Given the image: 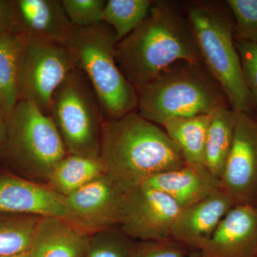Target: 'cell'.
Here are the masks:
<instances>
[{
  "label": "cell",
  "mask_w": 257,
  "mask_h": 257,
  "mask_svg": "<svg viewBox=\"0 0 257 257\" xmlns=\"http://www.w3.org/2000/svg\"><path fill=\"white\" fill-rule=\"evenodd\" d=\"M179 60L202 62L187 14L169 1H154L143 23L118 42L116 61L138 94Z\"/></svg>",
  "instance_id": "cell-1"
},
{
  "label": "cell",
  "mask_w": 257,
  "mask_h": 257,
  "mask_svg": "<svg viewBox=\"0 0 257 257\" xmlns=\"http://www.w3.org/2000/svg\"><path fill=\"white\" fill-rule=\"evenodd\" d=\"M100 157L104 174L122 194L149 178L185 165L165 130L133 111L102 126Z\"/></svg>",
  "instance_id": "cell-2"
},
{
  "label": "cell",
  "mask_w": 257,
  "mask_h": 257,
  "mask_svg": "<svg viewBox=\"0 0 257 257\" xmlns=\"http://www.w3.org/2000/svg\"><path fill=\"white\" fill-rule=\"evenodd\" d=\"M137 111L156 124L179 117L211 114L229 106L224 91L203 62L179 60L138 94Z\"/></svg>",
  "instance_id": "cell-3"
},
{
  "label": "cell",
  "mask_w": 257,
  "mask_h": 257,
  "mask_svg": "<svg viewBox=\"0 0 257 257\" xmlns=\"http://www.w3.org/2000/svg\"><path fill=\"white\" fill-rule=\"evenodd\" d=\"M187 16L202 62L221 86L229 106L252 115L256 105L243 79L234 19L226 3L196 2L189 5Z\"/></svg>",
  "instance_id": "cell-4"
},
{
  "label": "cell",
  "mask_w": 257,
  "mask_h": 257,
  "mask_svg": "<svg viewBox=\"0 0 257 257\" xmlns=\"http://www.w3.org/2000/svg\"><path fill=\"white\" fill-rule=\"evenodd\" d=\"M117 43L114 30L101 23L86 28L72 25L67 45L74 67L90 82L107 121L137 111L138 106V92L116 63Z\"/></svg>",
  "instance_id": "cell-5"
},
{
  "label": "cell",
  "mask_w": 257,
  "mask_h": 257,
  "mask_svg": "<svg viewBox=\"0 0 257 257\" xmlns=\"http://www.w3.org/2000/svg\"><path fill=\"white\" fill-rule=\"evenodd\" d=\"M67 155L51 116L30 101H19L7 119L1 157L13 175L46 185L51 171Z\"/></svg>",
  "instance_id": "cell-6"
},
{
  "label": "cell",
  "mask_w": 257,
  "mask_h": 257,
  "mask_svg": "<svg viewBox=\"0 0 257 257\" xmlns=\"http://www.w3.org/2000/svg\"><path fill=\"white\" fill-rule=\"evenodd\" d=\"M50 116L68 154L99 158L106 119L90 82L79 69H72L55 89Z\"/></svg>",
  "instance_id": "cell-7"
},
{
  "label": "cell",
  "mask_w": 257,
  "mask_h": 257,
  "mask_svg": "<svg viewBox=\"0 0 257 257\" xmlns=\"http://www.w3.org/2000/svg\"><path fill=\"white\" fill-rule=\"evenodd\" d=\"M74 68L65 45L25 36L20 58L19 101H30L50 116L52 94Z\"/></svg>",
  "instance_id": "cell-8"
},
{
  "label": "cell",
  "mask_w": 257,
  "mask_h": 257,
  "mask_svg": "<svg viewBox=\"0 0 257 257\" xmlns=\"http://www.w3.org/2000/svg\"><path fill=\"white\" fill-rule=\"evenodd\" d=\"M182 210L165 193L142 184L124 194L119 226L138 241L168 239Z\"/></svg>",
  "instance_id": "cell-9"
},
{
  "label": "cell",
  "mask_w": 257,
  "mask_h": 257,
  "mask_svg": "<svg viewBox=\"0 0 257 257\" xmlns=\"http://www.w3.org/2000/svg\"><path fill=\"white\" fill-rule=\"evenodd\" d=\"M221 189L235 205L256 207L257 120L237 111L232 144L220 178Z\"/></svg>",
  "instance_id": "cell-10"
},
{
  "label": "cell",
  "mask_w": 257,
  "mask_h": 257,
  "mask_svg": "<svg viewBox=\"0 0 257 257\" xmlns=\"http://www.w3.org/2000/svg\"><path fill=\"white\" fill-rule=\"evenodd\" d=\"M0 212L60 218L85 231L67 197L45 184L11 174L0 175Z\"/></svg>",
  "instance_id": "cell-11"
},
{
  "label": "cell",
  "mask_w": 257,
  "mask_h": 257,
  "mask_svg": "<svg viewBox=\"0 0 257 257\" xmlns=\"http://www.w3.org/2000/svg\"><path fill=\"white\" fill-rule=\"evenodd\" d=\"M123 198L124 194L104 174L67 199L84 230L92 234L119 226Z\"/></svg>",
  "instance_id": "cell-12"
},
{
  "label": "cell",
  "mask_w": 257,
  "mask_h": 257,
  "mask_svg": "<svg viewBox=\"0 0 257 257\" xmlns=\"http://www.w3.org/2000/svg\"><path fill=\"white\" fill-rule=\"evenodd\" d=\"M202 257H257V209L235 205L199 250Z\"/></svg>",
  "instance_id": "cell-13"
},
{
  "label": "cell",
  "mask_w": 257,
  "mask_h": 257,
  "mask_svg": "<svg viewBox=\"0 0 257 257\" xmlns=\"http://www.w3.org/2000/svg\"><path fill=\"white\" fill-rule=\"evenodd\" d=\"M234 206L231 197L219 189L182 209L172 226L171 237L191 250L199 251Z\"/></svg>",
  "instance_id": "cell-14"
},
{
  "label": "cell",
  "mask_w": 257,
  "mask_h": 257,
  "mask_svg": "<svg viewBox=\"0 0 257 257\" xmlns=\"http://www.w3.org/2000/svg\"><path fill=\"white\" fill-rule=\"evenodd\" d=\"M15 33L67 46L72 32L61 0H12Z\"/></svg>",
  "instance_id": "cell-15"
},
{
  "label": "cell",
  "mask_w": 257,
  "mask_h": 257,
  "mask_svg": "<svg viewBox=\"0 0 257 257\" xmlns=\"http://www.w3.org/2000/svg\"><path fill=\"white\" fill-rule=\"evenodd\" d=\"M143 184L165 193L182 209L221 189L220 179L212 175L207 167L187 164L177 170L152 176Z\"/></svg>",
  "instance_id": "cell-16"
},
{
  "label": "cell",
  "mask_w": 257,
  "mask_h": 257,
  "mask_svg": "<svg viewBox=\"0 0 257 257\" xmlns=\"http://www.w3.org/2000/svg\"><path fill=\"white\" fill-rule=\"evenodd\" d=\"M89 235L60 218L41 217L29 253L30 257H86Z\"/></svg>",
  "instance_id": "cell-17"
},
{
  "label": "cell",
  "mask_w": 257,
  "mask_h": 257,
  "mask_svg": "<svg viewBox=\"0 0 257 257\" xmlns=\"http://www.w3.org/2000/svg\"><path fill=\"white\" fill-rule=\"evenodd\" d=\"M104 174V165L100 157L92 158L68 154L51 171L46 185L54 192L67 197Z\"/></svg>",
  "instance_id": "cell-18"
},
{
  "label": "cell",
  "mask_w": 257,
  "mask_h": 257,
  "mask_svg": "<svg viewBox=\"0 0 257 257\" xmlns=\"http://www.w3.org/2000/svg\"><path fill=\"white\" fill-rule=\"evenodd\" d=\"M211 114L168 120L162 126L178 146L187 165L204 166L206 140Z\"/></svg>",
  "instance_id": "cell-19"
},
{
  "label": "cell",
  "mask_w": 257,
  "mask_h": 257,
  "mask_svg": "<svg viewBox=\"0 0 257 257\" xmlns=\"http://www.w3.org/2000/svg\"><path fill=\"white\" fill-rule=\"evenodd\" d=\"M237 111L222 106L211 114L206 140L204 163L212 175L220 179L229 155Z\"/></svg>",
  "instance_id": "cell-20"
},
{
  "label": "cell",
  "mask_w": 257,
  "mask_h": 257,
  "mask_svg": "<svg viewBox=\"0 0 257 257\" xmlns=\"http://www.w3.org/2000/svg\"><path fill=\"white\" fill-rule=\"evenodd\" d=\"M25 36L12 32L0 38V101L7 119L19 101L20 58Z\"/></svg>",
  "instance_id": "cell-21"
},
{
  "label": "cell",
  "mask_w": 257,
  "mask_h": 257,
  "mask_svg": "<svg viewBox=\"0 0 257 257\" xmlns=\"http://www.w3.org/2000/svg\"><path fill=\"white\" fill-rule=\"evenodd\" d=\"M40 216L0 212V257L29 252Z\"/></svg>",
  "instance_id": "cell-22"
},
{
  "label": "cell",
  "mask_w": 257,
  "mask_h": 257,
  "mask_svg": "<svg viewBox=\"0 0 257 257\" xmlns=\"http://www.w3.org/2000/svg\"><path fill=\"white\" fill-rule=\"evenodd\" d=\"M153 3L150 0H108L101 21L114 30L118 42L121 41L143 23Z\"/></svg>",
  "instance_id": "cell-23"
},
{
  "label": "cell",
  "mask_w": 257,
  "mask_h": 257,
  "mask_svg": "<svg viewBox=\"0 0 257 257\" xmlns=\"http://www.w3.org/2000/svg\"><path fill=\"white\" fill-rule=\"evenodd\" d=\"M137 242L119 226L99 230L89 235L86 257H130Z\"/></svg>",
  "instance_id": "cell-24"
},
{
  "label": "cell",
  "mask_w": 257,
  "mask_h": 257,
  "mask_svg": "<svg viewBox=\"0 0 257 257\" xmlns=\"http://www.w3.org/2000/svg\"><path fill=\"white\" fill-rule=\"evenodd\" d=\"M235 25V38L257 44V0L225 2Z\"/></svg>",
  "instance_id": "cell-25"
},
{
  "label": "cell",
  "mask_w": 257,
  "mask_h": 257,
  "mask_svg": "<svg viewBox=\"0 0 257 257\" xmlns=\"http://www.w3.org/2000/svg\"><path fill=\"white\" fill-rule=\"evenodd\" d=\"M64 12L73 26H93L102 23L106 0H61Z\"/></svg>",
  "instance_id": "cell-26"
},
{
  "label": "cell",
  "mask_w": 257,
  "mask_h": 257,
  "mask_svg": "<svg viewBox=\"0 0 257 257\" xmlns=\"http://www.w3.org/2000/svg\"><path fill=\"white\" fill-rule=\"evenodd\" d=\"M190 251L183 243L170 237L138 241L130 257H185Z\"/></svg>",
  "instance_id": "cell-27"
},
{
  "label": "cell",
  "mask_w": 257,
  "mask_h": 257,
  "mask_svg": "<svg viewBox=\"0 0 257 257\" xmlns=\"http://www.w3.org/2000/svg\"><path fill=\"white\" fill-rule=\"evenodd\" d=\"M243 79L257 108V44L236 40Z\"/></svg>",
  "instance_id": "cell-28"
},
{
  "label": "cell",
  "mask_w": 257,
  "mask_h": 257,
  "mask_svg": "<svg viewBox=\"0 0 257 257\" xmlns=\"http://www.w3.org/2000/svg\"><path fill=\"white\" fill-rule=\"evenodd\" d=\"M14 30V15L12 0H0V38Z\"/></svg>",
  "instance_id": "cell-29"
},
{
  "label": "cell",
  "mask_w": 257,
  "mask_h": 257,
  "mask_svg": "<svg viewBox=\"0 0 257 257\" xmlns=\"http://www.w3.org/2000/svg\"><path fill=\"white\" fill-rule=\"evenodd\" d=\"M7 117L4 108L0 101V160L4 149L5 139H6Z\"/></svg>",
  "instance_id": "cell-30"
},
{
  "label": "cell",
  "mask_w": 257,
  "mask_h": 257,
  "mask_svg": "<svg viewBox=\"0 0 257 257\" xmlns=\"http://www.w3.org/2000/svg\"><path fill=\"white\" fill-rule=\"evenodd\" d=\"M185 257H202L200 251L198 250H191L190 252Z\"/></svg>",
  "instance_id": "cell-31"
},
{
  "label": "cell",
  "mask_w": 257,
  "mask_h": 257,
  "mask_svg": "<svg viewBox=\"0 0 257 257\" xmlns=\"http://www.w3.org/2000/svg\"><path fill=\"white\" fill-rule=\"evenodd\" d=\"M5 257H30V253L27 252V253H23V254L17 255V256H5Z\"/></svg>",
  "instance_id": "cell-32"
},
{
  "label": "cell",
  "mask_w": 257,
  "mask_h": 257,
  "mask_svg": "<svg viewBox=\"0 0 257 257\" xmlns=\"http://www.w3.org/2000/svg\"><path fill=\"white\" fill-rule=\"evenodd\" d=\"M256 209H257V201H256Z\"/></svg>",
  "instance_id": "cell-33"
},
{
  "label": "cell",
  "mask_w": 257,
  "mask_h": 257,
  "mask_svg": "<svg viewBox=\"0 0 257 257\" xmlns=\"http://www.w3.org/2000/svg\"><path fill=\"white\" fill-rule=\"evenodd\" d=\"M256 111H257V108H256Z\"/></svg>",
  "instance_id": "cell-34"
}]
</instances>
